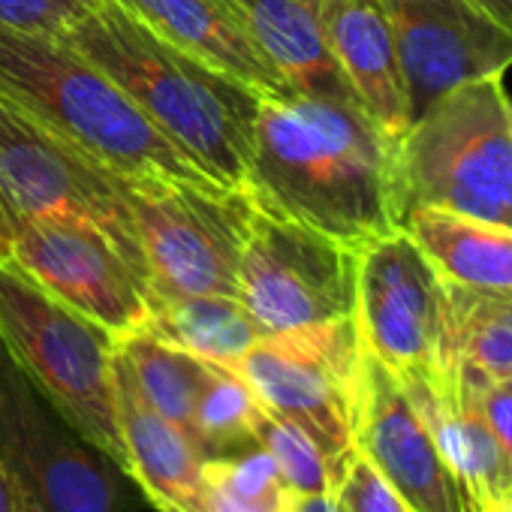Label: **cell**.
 <instances>
[{"instance_id": "1", "label": "cell", "mask_w": 512, "mask_h": 512, "mask_svg": "<svg viewBox=\"0 0 512 512\" xmlns=\"http://www.w3.org/2000/svg\"><path fill=\"white\" fill-rule=\"evenodd\" d=\"M244 190L353 250L401 229L398 142L356 103L260 97Z\"/></svg>"}, {"instance_id": "2", "label": "cell", "mask_w": 512, "mask_h": 512, "mask_svg": "<svg viewBox=\"0 0 512 512\" xmlns=\"http://www.w3.org/2000/svg\"><path fill=\"white\" fill-rule=\"evenodd\" d=\"M211 181L244 190L260 94L169 46L112 0L64 37Z\"/></svg>"}, {"instance_id": "3", "label": "cell", "mask_w": 512, "mask_h": 512, "mask_svg": "<svg viewBox=\"0 0 512 512\" xmlns=\"http://www.w3.org/2000/svg\"><path fill=\"white\" fill-rule=\"evenodd\" d=\"M0 94L115 175L211 181L64 40L0 31Z\"/></svg>"}, {"instance_id": "4", "label": "cell", "mask_w": 512, "mask_h": 512, "mask_svg": "<svg viewBox=\"0 0 512 512\" xmlns=\"http://www.w3.org/2000/svg\"><path fill=\"white\" fill-rule=\"evenodd\" d=\"M401 220L443 208L512 229V124L500 79L461 85L428 106L398 142Z\"/></svg>"}, {"instance_id": "5", "label": "cell", "mask_w": 512, "mask_h": 512, "mask_svg": "<svg viewBox=\"0 0 512 512\" xmlns=\"http://www.w3.org/2000/svg\"><path fill=\"white\" fill-rule=\"evenodd\" d=\"M0 344L91 446L130 473L115 410V335L46 293L10 256H0Z\"/></svg>"}, {"instance_id": "6", "label": "cell", "mask_w": 512, "mask_h": 512, "mask_svg": "<svg viewBox=\"0 0 512 512\" xmlns=\"http://www.w3.org/2000/svg\"><path fill=\"white\" fill-rule=\"evenodd\" d=\"M148 269V302L235 296L250 229L247 190L214 181L118 175Z\"/></svg>"}, {"instance_id": "7", "label": "cell", "mask_w": 512, "mask_h": 512, "mask_svg": "<svg viewBox=\"0 0 512 512\" xmlns=\"http://www.w3.org/2000/svg\"><path fill=\"white\" fill-rule=\"evenodd\" d=\"M0 467L19 512H136L145 494L91 446L0 344Z\"/></svg>"}, {"instance_id": "8", "label": "cell", "mask_w": 512, "mask_h": 512, "mask_svg": "<svg viewBox=\"0 0 512 512\" xmlns=\"http://www.w3.org/2000/svg\"><path fill=\"white\" fill-rule=\"evenodd\" d=\"M362 335L356 317L266 335L229 362L269 413L299 425L329 458L338 476L353 452V404L362 371Z\"/></svg>"}, {"instance_id": "9", "label": "cell", "mask_w": 512, "mask_h": 512, "mask_svg": "<svg viewBox=\"0 0 512 512\" xmlns=\"http://www.w3.org/2000/svg\"><path fill=\"white\" fill-rule=\"evenodd\" d=\"M238 299L266 335L353 317L356 250L253 202Z\"/></svg>"}, {"instance_id": "10", "label": "cell", "mask_w": 512, "mask_h": 512, "mask_svg": "<svg viewBox=\"0 0 512 512\" xmlns=\"http://www.w3.org/2000/svg\"><path fill=\"white\" fill-rule=\"evenodd\" d=\"M70 214L106 229L148 287L145 256L118 175L0 94V238L25 217Z\"/></svg>"}, {"instance_id": "11", "label": "cell", "mask_w": 512, "mask_h": 512, "mask_svg": "<svg viewBox=\"0 0 512 512\" xmlns=\"http://www.w3.org/2000/svg\"><path fill=\"white\" fill-rule=\"evenodd\" d=\"M353 317L362 344L395 374L455 365L446 281L404 229L356 250Z\"/></svg>"}, {"instance_id": "12", "label": "cell", "mask_w": 512, "mask_h": 512, "mask_svg": "<svg viewBox=\"0 0 512 512\" xmlns=\"http://www.w3.org/2000/svg\"><path fill=\"white\" fill-rule=\"evenodd\" d=\"M7 256L58 302L124 338L151 317L148 287L115 238L70 214L25 217L7 226Z\"/></svg>"}, {"instance_id": "13", "label": "cell", "mask_w": 512, "mask_h": 512, "mask_svg": "<svg viewBox=\"0 0 512 512\" xmlns=\"http://www.w3.org/2000/svg\"><path fill=\"white\" fill-rule=\"evenodd\" d=\"M404 79L410 124L449 91L500 79L512 67V34L473 0H380Z\"/></svg>"}, {"instance_id": "14", "label": "cell", "mask_w": 512, "mask_h": 512, "mask_svg": "<svg viewBox=\"0 0 512 512\" xmlns=\"http://www.w3.org/2000/svg\"><path fill=\"white\" fill-rule=\"evenodd\" d=\"M353 449L383 473L410 512H470L395 371L368 347L353 404Z\"/></svg>"}, {"instance_id": "15", "label": "cell", "mask_w": 512, "mask_h": 512, "mask_svg": "<svg viewBox=\"0 0 512 512\" xmlns=\"http://www.w3.org/2000/svg\"><path fill=\"white\" fill-rule=\"evenodd\" d=\"M449 464L470 512L500 503L512 488V461L491 431L473 377L455 362L443 371L395 374Z\"/></svg>"}, {"instance_id": "16", "label": "cell", "mask_w": 512, "mask_h": 512, "mask_svg": "<svg viewBox=\"0 0 512 512\" xmlns=\"http://www.w3.org/2000/svg\"><path fill=\"white\" fill-rule=\"evenodd\" d=\"M115 410L127 452V470L145 500L160 512L205 509V455L196 440L157 413L139 392L124 356L115 347Z\"/></svg>"}, {"instance_id": "17", "label": "cell", "mask_w": 512, "mask_h": 512, "mask_svg": "<svg viewBox=\"0 0 512 512\" xmlns=\"http://www.w3.org/2000/svg\"><path fill=\"white\" fill-rule=\"evenodd\" d=\"M169 46L199 58L260 97L296 94L250 37L232 0H112Z\"/></svg>"}, {"instance_id": "18", "label": "cell", "mask_w": 512, "mask_h": 512, "mask_svg": "<svg viewBox=\"0 0 512 512\" xmlns=\"http://www.w3.org/2000/svg\"><path fill=\"white\" fill-rule=\"evenodd\" d=\"M323 31L365 115L395 142L410 127L392 28L380 0H320Z\"/></svg>"}, {"instance_id": "19", "label": "cell", "mask_w": 512, "mask_h": 512, "mask_svg": "<svg viewBox=\"0 0 512 512\" xmlns=\"http://www.w3.org/2000/svg\"><path fill=\"white\" fill-rule=\"evenodd\" d=\"M232 4L256 46L296 94L359 106L329 49L320 0H232Z\"/></svg>"}, {"instance_id": "20", "label": "cell", "mask_w": 512, "mask_h": 512, "mask_svg": "<svg viewBox=\"0 0 512 512\" xmlns=\"http://www.w3.org/2000/svg\"><path fill=\"white\" fill-rule=\"evenodd\" d=\"M401 229L446 284L512 290V229L443 208H410Z\"/></svg>"}, {"instance_id": "21", "label": "cell", "mask_w": 512, "mask_h": 512, "mask_svg": "<svg viewBox=\"0 0 512 512\" xmlns=\"http://www.w3.org/2000/svg\"><path fill=\"white\" fill-rule=\"evenodd\" d=\"M145 332L205 359L229 365L256 347L266 332L235 296H187L151 302Z\"/></svg>"}, {"instance_id": "22", "label": "cell", "mask_w": 512, "mask_h": 512, "mask_svg": "<svg viewBox=\"0 0 512 512\" xmlns=\"http://www.w3.org/2000/svg\"><path fill=\"white\" fill-rule=\"evenodd\" d=\"M145 401L193 437V410L208 383L211 362L139 329L115 341Z\"/></svg>"}, {"instance_id": "23", "label": "cell", "mask_w": 512, "mask_h": 512, "mask_svg": "<svg viewBox=\"0 0 512 512\" xmlns=\"http://www.w3.org/2000/svg\"><path fill=\"white\" fill-rule=\"evenodd\" d=\"M455 362L485 380L512 377V290L446 284Z\"/></svg>"}, {"instance_id": "24", "label": "cell", "mask_w": 512, "mask_h": 512, "mask_svg": "<svg viewBox=\"0 0 512 512\" xmlns=\"http://www.w3.org/2000/svg\"><path fill=\"white\" fill-rule=\"evenodd\" d=\"M263 404L256 401L250 386L226 365L211 362L208 383L193 410V440L208 458H223L256 443V419Z\"/></svg>"}, {"instance_id": "25", "label": "cell", "mask_w": 512, "mask_h": 512, "mask_svg": "<svg viewBox=\"0 0 512 512\" xmlns=\"http://www.w3.org/2000/svg\"><path fill=\"white\" fill-rule=\"evenodd\" d=\"M253 437L275 458L278 473L293 494H326L335 488V473L329 458L299 425L278 419L263 407Z\"/></svg>"}, {"instance_id": "26", "label": "cell", "mask_w": 512, "mask_h": 512, "mask_svg": "<svg viewBox=\"0 0 512 512\" xmlns=\"http://www.w3.org/2000/svg\"><path fill=\"white\" fill-rule=\"evenodd\" d=\"M100 0H0V31L64 40Z\"/></svg>"}, {"instance_id": "27", "label": "cell", "mask_w": 512, "mask_h": 512, "mask_svg": "<svg viewBox=\"0 0 512 512\" xmlns=\"http://www.w3.org/2000/svg\"><path fill=\"white\" fill-rule=\"evenodd\" d=\"M332 494L341 512H410V506L383 479V473L356 449L341 464Z\"/></svg>"}, {"instance_id": "28", "label": "cell", "mask_w": 512, "mask_h": 512, "mask_svg": "<svg viewBox=\"0 0 512 512\" xmlns=\"http://www.w3.org/2000/svg\"><path fill=\"white\" fill-rule=\"evenodd\" d=\"M470 377H473L482 413H485L491 431L497 434L500 446L506 449V455L512 461V392L503 383H497V380H485V377H476V374H470Z\"/></svg>"}, {"instance_id": "29", "label": "cell", "mask_w": 512, "mask_h": 512, "mask_svg": "<svg viewBox=\"0 0 512 512\" xmlns=\"http://www.w3.org/2000/svg\"><path fill=\"white\" fill-rule=\"evenodd\" d=\"M290 512H341L332 491L326 494H293Z\"/></svg>"}, {"instance_id": "30", "label": "cell", "mask_w": 512, "mask_h": 512, "mask_svg": "<svg viewBox=\"0 0 512 512\" xmlns=\"http://www.w3.org/2000/svg\"><path fill=\"white\" fill-rule=\"evenodd\" d=\"M473 4L488 16L494 19L500 28H506L512 34V0H473Z\"/></svg>"}, {"instance_id": "31", "label": "cell", "mask_w": 512, "mask_h": 512, "mask_svg": "<svg viewBox=\"0 0 512 512\" xmlns=\"http://www.w3.org/2000/svg\"><path fill=\"white\" fill-rule=\"evenodd\" d=\"M0 512H19V503H16V491L4 473V467H0Z\"/></svg>"}, {"instance_id": "32", "label": "cell", "mask_w": 512, "mask_h": 512, "mask_svg": "<svg viewBox=\"0 0 512 512\" xmlns=\"http://www.w3.org/2000/svg\"><path fill=\"white\" fill-rule=\"evenodd\" d=\"M503 512H512V488H509L506 497H503Z\"/></svg>"}, {"instance_id": "33", "label": "cell", "mask_w": 512, "mask_h": 512, "mask_svg": "<svg viewBox=\"0 0 512 512\" xmlns=\"http://www.w3.org/2000/svg\"><path fill=\"white\" fill-rule=\"evenodd\" d=\"M479 512H503V500H500V503H491V506H485V509H479Z\"/></svg>"}, {"instance_id": "34", "label": "cell", "mask_w": 512, "mask_h": 512, "mask_svg": "<svg viewBox=\"0 0 512 512\" xmlns=\"http://www.w3.org/2000/svg\"><path fill=\"white\" fill-rule=\"evenodd\" d=\"M503 386H506V389L512 392V377H506V380H503Z\"/></svg>"}, {"instance_id": "35", "label": "cell", "mask_w": 512, "mask_h": 512, "mask_svg": "<svg viewBox=\"0 0 512 512\" xmlns=\"http://www.w3.org/2000/svg\"><path fill=\"white\" fill-rule=\"evenodd\" d=\"M0 256H7V247H4V238H0Z\"/></svg>"}, {"instance_id": "36", "label": "cell", "mask_w": 512, "mask_h": 512, "mask_svg": "<svg viewBox=\"0 0 512 512\" xmlns=\"http://www.w3.org/2000/svg\"><path fill=\"white\" fill-rule=\"evenodd\" d=\"M509 124H512V103H509Z\"/></svg>"}]
</instances>
